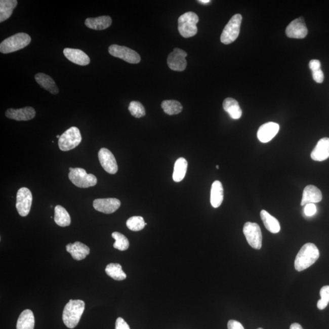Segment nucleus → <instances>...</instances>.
I'll return each instance as SVG.
<instances>
[{"instance_id": "1", "label": "nucleus", "mask_w": 329, "mask_h": 329, "mask_svg": "<svg viewBox=\"0 0 329 329\" xmlns=\"http://www.w3.org/2000/svg\"><path fill=\"white\" fill-rule=\"evenodd\" d=\"M319 251L315 244H305L296 257L295 268L299 272L306 270L319 259Z\"/></svg>"}, {"instance_id": "2", "label": "nucleus", "mask_w": 329, "mask_h": 329, "mask_svg": "<svg viewBox=\"0 0 329 329\" xmlns=\"http://www.w3.org/2000/svg\"><path fill=\"white\" fill-rule=\"evenodd\" d=\"M85 310V302L81 300H70L63 311V321L68 328L76 327Z\"/></svg>"}, {"instance_id": "3", "label": "nucleus", "mask_w": 329, "mask_h": 329, "mask_svg": "<svg viewBox=\"0 0 329 329\" xmlns=\"http://www.w3.org/2000/svg\"><path fill=\"white\" fill-rule=\"evenodd\" d=\"M31 41V37L26 33H17L2 42L0 44V52L4 54L17 52L28 46Z\"/></svg>"}, {"instance_id": "4", "label": "nucleus", "mask_w": 329, "mask_h": 329, "mask_svg": "<svg viewBox=\"0 0 329 329\" xmlns=\"http://www.w3.org/2000/svg\"><path fill=\"white\" fill-rule=\"evenodd\" d=\"M199 17L193 12H187L178 19V31L182 37L189 38L197 34Z\"/></svg>"}, {"instance_id": "5", "label": "nucleus", "mask_w": 329, "mask_h": 329, "mask_svg": "<svg viewBox=\"0 0 329 329\" xmlns=\"http://www.w3.org/2000/svg\"><path fill=\"white\" fill-rule=\"evenodd\" d=\"M82 141L79 130L76 127H71L63 133L58 141L59 149L63 151L71 150L77 147Z\"/></svg>"}, {"instance_id": "6", "label": "nucleus", "mask_w": 329, "mask_h": 329, "mask_svg": "<svg viewBox=\"0 0 329 329\" xmlns=\"http://www.w3.org/2000/svg\"><path fill=\"white\" fill-rule=\"evenodd\" d=\"M68 178L71 182L79 188L94 187L97 184V179L92 174H88L85 169L70 168Z\"/></svg>"}, {"instance_id": "7", "label": "nucleus", "mask_w": 329, "mask_h": 329, "mask_svg": "<svg viewBox=\"0 0 329 329\" xmlns=\"http://www.w3.org/2000/svg\"><path fill=\"white\" fill-rule=\"evenodd\" d=\"M242 21L241 14H235L229 20L221 35V42L224 44L229 45L237 39L240 34Z\"/></svg>"}, {"instance_id": "8", "label": "nucleus", "mask_w": 329, "mask_h": 329, "mask_svg": "<svg viewBox=\"0 0 329 329\" xmlns=\"http://www.w3.org/2000/svg\"><path fill=\"white\" fill-rule=\"evenodd\" d=\"M243 234L248 243L256 250H260L262 245L261 229L258 224L247 222L243 227Z\"/></svg>"}, {"instance_id": "9", "label": "nucleus", "mask_w": 329, "mask_h": 329, "mask_svg": "<svg viewBox=\"0 0 329 329\" xmlns=\"http://www.w3.org/2000/svg\"><path fill=\"white\" fill-rule=\"evenodd\" d=\"M109 53L112 56L124 60L130 64H138L141 61V58L136 51L124 46L112 45L109 48Z\"/></svg>"}, {"instance_id": "10", "label": "nucleus", "mask_w": 329, "mask_h": 329, "mask_svg": "<svg viewBox=\"0 0 329 329\" xmlns=\"http://www.w3.org/2000/svg\"><path fill=\"white\" fill-rule=\"evenodd\" d=\"M32 202L31 191L28 188H20L17 193L16 209L20 216L26 217L31 211Z\"/></svg>"}, {"instance_id": "11", "label": "nucleus", "mask_w": 329, "mask_h": 329, "mask_svg": "<svg viewBox=\"0 0 329 329\" xmlns=\"http://www.w3.org/2000/svg\"><path fill=\"white\" fill-rule=\"evenodd\" d=\"M187 56V54L185 51L176 48L167 58V64L170 69L178 71L185 70L187 65L185 59Z\"/></svg>"}, {"instance_id": "12", "label": "nucleus", "mask_w": 329, "mask_h": 329, "mask_svg": "<svg viewBox=\"0 0 329 329\" xmlns=\"http://www.w3.org/2000/svg\"><path fill=\"white\" fill-rule=\"evenodd\" d=\"M98 158L103 169L109 174L114 175L118 172V166L112 152L105 148L99 151Z\"/></svg>"}, {"instance_id": "13", "label": "nucleus", "mask_w": 329, "mask_h": 329, "mask_svg": "<svg viewBox=\"0 0 329 329\" xmlns=\"http://www.w3.org/2000/svg\"><path fill=\"white\" fill-rule=\"evenodd\" d=\"M287 37L293 38H304L307 36L308 29L303 17L292 21L286 28Z\"/></svg>"}, {"instance_id": "14", "label": "nucleus", "mask_w": 329, "mask_h": 329, "mask_svg": "<svg viewBox=\"0 0 329 329\" xmlns=\"http://www.w3.org/2000/svg\"><path fill=\"white\" fill-rule=\"evenodd\" d=\"M93 205L96 211L106 214H111L120 207L121 202L116 198L97 199Z\"/></svg>"}, {"instance_id": "15", "label": "nucleus", "mask_w": 329, "mask_h": 329, "mask_svg": "<svg viewBox=\"0 0 329 329\" xmlns=\"http://www.w3.org/2000/svg\"><path fill=\"white\" fill-rule=\"evenodd\" d=\"M279 131V125L274 122H268L259 128L257 132V137L260 142L268 143L277 135Z\"/></svg>"}, {"instance_id": "16", "label": "nucleus", "mask_w": 329, "mask_h": 329, "mask_svg": "<svg viewBox=\"0 0 329 329\" xmlns=\"http://www.w3.org/2000/svg\"><path fill=\"white\" fill-rule=\"evenodd\" d=\"M8 118L17 121H28L35 117V110L32 107H25L22 109H9L6 112Z\"/></svg>"}, {"instance_id": "17", "label": "nucleus", "mask_w": 329, "mask_h": 329, "mask_svg": "<svg viewBox=\"0 0 329 329\" xmlns=\"http://www.w3.org/2000/svg\"><path fill=\"white\" fill-rule=\"evenodd\" d=\"M64 54L66 58L77 65L86 66L89 65L91 62L88 55L80 50L67 48L64 49Z\"/></svg>"}, {"instance_id": "18", "label": "nucleus", "mask_w": 329, "mask_h": 329, "mask_svg": "<svg viewBox=\"0 0 329 329\" xmlns=\"http://www.w3.org/2000/svg\"><path fill=\"white\" fill-rule=\"evenodd\" d=\"M311 157L313 160L324 161L329 157V138L325 137L319 140L313 149Z\"/></svg>"}, {"instance_id": "19", "label": "nucleus", "mask_w": 329, "mask_h": 329, "mask_svg": "<svg viewBox=\"0 0 329 329\" xmlns=\"http://www.w3.org/2000/svg\"><path fill=\"white\" fill-rule=\"evenodd\" d=\"M322 199V193L318 188L312 185H307L304 188L301 205L303 206L319 202Z\"/></svg>"}, {"instance_id": "20", "label": "nucleus", "mask_w": 329, "mask_h": 329, "mask_svg": "<svg viewBox=\"0 0 329 329\" xmlns=\"http://www.w3.org/2000/svg\"><path fill=\"white\" fill-rule=\"evenodd\" d=\"M66 250L69 253L73 258L76 260L85 259L90 254V248L81 242L76 241L74 243H69L66 246Z\"/></svg>"}, {"instance_id": "21", "label": "nucleus", "mask_w": 329, "mask_h": 329, "mask_svg": "<svg viewBox=\"0 0 329 329\" xmlns=\"http://www.w3.org/2000/svg\"><path fill=\"white\" fill-rule=\"evenodd\" d=\"M112 19L109 16H101L95 18H88L85 21L88 28L95 30H104L108 28L112 25Z\"/></svg>"}, {"instance_id": "22", "label": "nucleus", "mask_w": 329, "mask_h": 329, "mask_svg": "<svg viewBox=\"0 0 329 329\" xmlns=\"http://www.w3.org/2000/svg\"><path fill=\"white\" fill-rule=\"evenodd\" d=\"M35 80L42 88L49 91L53 95L58 94L59 89L56 86L55 80L52 77L43 73H37L35 76Z\"/></svg>"}, {"instance_id": "23", "label": "nucleus", "mask_w": 329, "mask_h": 329, "mask_svg": "<svg viewBox=\"0 0 329 329\" xmlns=\"http://www.w3.org/2000/svg\"><path fill=\"white\" fill-rule=\"evenodd\" d=\"M224 198L223 185L219 181H215L212 185L211 203L212 207L219 208L222 204Z\"/></svg>"}, {"instance_id": "24", "label": "nucleus", "mask_w": 329, "mask_h": 329, "mask_svg": "<svg viewBox=\"0 0 329 329\" xmlns=\"http://www.w3.org/2000/svg\"><path fill=\"white\" fill-rule=\"evenodd\" d=\"M223 109L229 113L230 118L238 119L241 118L242 110L237 100L232 98H227L224 100L223 104Z\"/></svg>"}, {"instance_id": "25", "label": "nucleus", "mask_w": 329, "mask_h": 329, "mask_svg": "<svg viewBox=\"0 0 329 329\" xmlns=\"http://www.w3.org/2000/svg\"><path fill=\"white\" fill-rule=\"evenodd\" d=\"M35 319L31 310H25L21 313L17 323V329H34Z\"/></svg>"}, {"instance_id": "26", "label": "nucleus", "mask_w": 329, "mask_h": 329, "mask_svg": "<svg viewBox=\"0 0 329 329\" xmlns=\"http://www.w3.org/2000/svg\"><path fill=\"white\" fill-rule=\"evenodd\" d=\"M260 217H261L262 220L263 224L269 231L273 234H277L279 232L280 230V225L276 218L272 216L268 212L262 210L260 212Z\"/></svg>"}, {"instance_id": "27", "label": "nucleus", "mask_w": 329, "mask_h": 329, "mask_svg": "<svg viewBox=\"0 0 329 329\" xmlns=\"http://www.w3.org/2000/svg\"><path fill=\"white\" fill-rule=\"evenodd\" d=\"M17 4V0H1L0 1V22H4L10 19Z\"/></svg>"}, {"instance_id": "28", "label": "nucleus", "mask_w": 329, "mask_h": 329, "mask_svg": "<svg viewBox=\"0 0 329 329\" xmlns=\"http://www.w3.org/2000/svg\"><path fill=\"white\" fill-rule=\"evenodd\" d=\"M187 167V161L183 157L179 158L176 161L173 175V179L175 182H179L183 180L186 175Z\"/></svg>"}, {"instance_id": "29", "label": "nucleus", "mask_w": 329, "mask_h": 329, "mask_svg": "<svg viewBox=\"0 0 329 329\" xmlns=\"http://www.w3.org/2000/svg\"><path fill=\"white\" fill-rule=\"evenodd\" d=\"M55 221L58 226L67 227L70 225L71 217L66 209L58 205L55 208Z\"/></svg>"}, {"instance_id": "30", "label": "nucleus", "mask_w": 329, "mask_h": 329, "mask_svg": "<svg viewBox=\"0 0 329 329\" xmlns=\"http://www.w3.org/2000/svg\"><path fill=\"white\" fill-rule=\"evenodd\" d=\"M105 271L109 277L115 280H122L127 278V274L118 263H110L107 265Z\"/></svg>"}, {"instance_id": "31", "label": "nucleus", "mask_w": 329, "mask_h": 329, "mask_svg": "<svg viewBox=\"0 0 329 329\" xmlns=\"http://www.w3.org/2000/svg\"><path fill=\"white\" fill-rule=\"evenodd\" d=\"M161 108L169 115H176L182 112L183 107L178 101L164 100L161 103Z\"/></svg>"}, {"instance_id": "32", "label": "nucleus", "mask_w": 329, "mask_h": 329, "mask_svg": "<svg viewBox=\"0 0 329 329\" xmlns=\"http://www.w3.org/2000/svg\"><path fill=\"white\" fill-rule=\"evenodd\" d=\"M147 223H145L143 218L140 216L132 217L127 221L128 228L133 231H140L144 229Z\"/></svg>"}, {"instance_id": "33", "label": "nucleus", "mask_w": 329, "mask_h": 329, "mask_svg": "<svg viewBox=\"0 0 329 329\" xmlns=\"http://www.w3.org/2000/svg\"><path fill=\"white\" fill-rule=\"evenodd\" d=\"M112 237L115 239V242L113 244V247L115 249L124 251L127 250L130 246V242L128 239L124 235L118 232H113Z\"/></svg>"}, {"instance_id": "34", "label": "nucleus", "mask_w": 329, "mask_h": 329, "mask_svg": "<svg viewBox=\"0 0 329 329\" xmlns=\"http://www.w3.org/2000/svg\"><path fill=\"white\" fill-rule=\"evenodd\" d=\"M128 109L131 115L136 118L143 117L146 114L145 107L139 101H131Z\"/></svg>"}, {"instance_id": "35", "label": "nucleus", "mask_w": 329, "mask_h": 329, "mask_svg": "<svg viewBox=\"0 0 329 329\" xmlns=\"http://www.w3.org/2000/svg\"><path fill=\"white\" fill-rule=\"evenodd\" d=\"M320 296H321V300L325 303H329V286L326 285L322 287L320 290Z\"/></svg>"}, {"instance_id": "36", "label": "nucleus", "mask_w": 329, "mask_h": 329, "mask_svg": "<svg viewBox=\"0 0 329 329\" xmlns=\"http://www.w3.org/2000/svg\"><path fill=\"white\" fill-rule=\"evenodd\" d=\"M317 209L316 205L314 204H309L306 205L304 208V213L306 216L312 217L316 213Z\"/></svg>"}, {"instance_id": "37", "label": "nucleus", "mask_w": 329, "mask_h": 329, "mask_svg": "<svg viewBox=\"0 0 329 329\" xmlns=\"http://www.w3.org/2000/svg\"><path fill=\"white\" fill-rule=\"evenodd\" d=\"M313 78L317 83H322L324 79V73L321 69L313 71Z\"/></svg>"}, {"instance_id": "38", "label": "nucleus", "mask_w": 329, "mask_h": 329, "mask_svg": "<svg viewBox=\"0 0 329 329\" xmlns=\"http://www.w3.org/2000/svg\"><path fill=\"white\" fill-rule=\"evenodd\" d=\"M115 329H130V327L124 319L118 318L115 322Z\"/></svg>"}, {"instance_id": "39", "label": "nucleus", "mask_w": 329, "mask_h": 329, "mask_svg": "<svg viewBox=\"0 0 329 329\" xmlns=\"http://www.w3.org/2000/svg\"><path fill=\"white\" fill-rule=\"evenodd\" d=\"M227 328L228 329H244L243 325L240 322L235 321V320H230L227 323Z\"/></svg>"}, {"instance_id": "40", "label": "nucleus", "mask_w": 329, "mask_h": 329, "mask_svg": "<svg viewBox=\"0 0 329 329\" xmlns=\"http://www.w3.org/2000/svg\"><path fill=\"white\" fill-rule=\"evenodd\" d=\"M321 62L319 60L313 59L310 61L309 67L310 69L313 71L321 69Z\"/></svg>"}, {"instance_id": "41", "label": "nucleus", "mask_w": 329, "mask_h": 329, "mask_svg": "<svg viewBox=\"0 0 329 329\" xmlns=\"http://www.w3.org/2000/svg\"><path fill=\"white\" fill-rule=\"evenodd\" d=\"M290 329H304V328H303V327H302V326L300 324L295 322V323H293V324H292L291 326H290Z\"/></svg>"}, {"instance_id": "42", "label": "nucleus", "mask_w": 329, "mask_h": 329, "mask_svg": "<svg viewBox=\"0 0 329 329\" xmlns=\"http://www.w3.org/2000/svg\"><path fill=\"white\" fill-rule=\"evenodd\" d=\"M199 3H201L202 4H208L211 2L210 0H199Z\"/></svg>"}, {"instance_id": "43", "label": "nucleus", "mask_w": 329, "mask_h": 329, "mask_svg": "<svg viewBox=\"0 0 329 329\" xmlns=\"http://www.w3.org/2000/svg\"><path fill=\"white\" fill-rule=\"evenodd\" d=\"M60 137H61V136L59 135L57 136V138L59 139Z\"/></svg>"}, {"instance_id": "44", "label": "nucleus", "mask_w": 329, "mask_h": 329, "mask_svg": "<svg viewBox=\"0 0 329 329\" xmlns=\"http://www.w3.org/2000/svg\"><path fill=\"white\" fill-rule=\"evenodd\" d=\"M216 168H217V169H219V166H216Z\"/></svg>"}, {"instance_id": "45", "label": "nucleus", "mask_w": 329, "mask_h": 329, "mask_svg": "<svg viewBox=\"0 0 329 329\" xmlns=\"http://www.w3.org/2000/svg\"><path fill=\"white\" fill-rule=\"evenodd\" d=\"M257 329H263V328H258Z\"/></svg>"}]
</instances>
